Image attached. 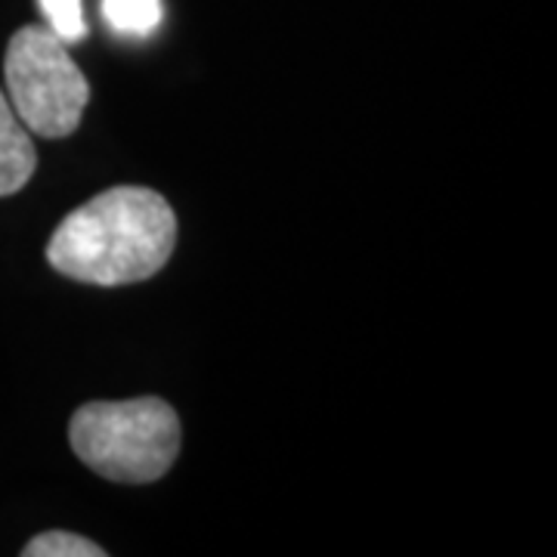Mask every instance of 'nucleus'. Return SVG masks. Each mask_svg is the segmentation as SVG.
<instances>
[{"instance_id": "nucleus-7", "label": "nucleus", "mask_w": 557, "mask_h": 557, "mask_svg": "<svg viewBox=\"0 0 557 557\" xmlns=\"http://www.w3.org/2000/svg\"><path fill=\"white\" fill-rule=\"evenodd\" d=\"M40 10L47 16V28L65 44H75L87 35V22L81 13V0H40Z\"/></svg>"}, {"instance_id": "nucleus-3", "label": "nucleus", "mask_w": 557, "mask_h": 557, "mask_svg": "<svg viewBox=\"0 0 557 557\" xmlns=\"http://www.w3.org/2000/svg\"><path fill=\"white\" fill-rule=\"evenodd\" d=\"M3 81L22 124L47 139L69 137L90 100L87 78L69 57V44L44 25H25L10 38Z\"/></svg>"}, {"instance_id": "nucleus-6", "label": "nucleus", "mask_w": 557, "mask_h": 557, "mask_svg": "<svg viewBox=\"0 0 557 557\" xmlns=\"http://www.w3.org/2000/svg\"><path fill=\"white\" fill-rule=\"evenodd\" d=\"M25 557H106L97 542L90 539L75 536V533H62V530H50V533H40L35 536L25 548Z\"/></svg>"}, {"instance_id": "nucleus-2", "label": "nucleus", "mask_w": 557, "mask_h": 557, "mask_svg": "<svg viewBox=\"0 0 557 557\" xmlns=\"http://www.w3.org/2000/svg\"><path fill=\"white\" fill-rule=\"evenodd\" d=\"M69 440L90 471L137 486L171 471L180 453V421L159 397L87 403L72 416Z\"/></svg>"}, {"instance_id": "nucleus-5", "label": "nucleus", "mask_w": 557, "mask_h": 557, "mask_svg": "<svg viewBox=\"0 0 557 557\" xmlns=\"http://www.w3.org/2000/svg\"><path fill=\"white\" fill-rule=\"evenodd\" d=\"M102 16L124 38H149L164 20L161 0H102Z\"/></svg>"}, {"instance_id": "nucleus-1", "label": "nucleus", "mask_w": 557, "mask_h": 557, "mask_svg": "<svg viewBox=\"0 0 557 557\" xmlns=\"http://www.w3.org/2000/svg\"><path fill=\"white\" fill-rule=\"evenodd\" d=\"M177 242V218L146 186H115L75 208L47 242L50 267L90 285H131L156 276Z\"/></svg>"}, {"instance_id": "nucleus-4", "label": "nucleus", "mask_w": 557, "mask_h": 557, "mask_svg": "<svg viewBox=\"0 0 557 557\" xmlns=\"http://www.w3.org/2000/svg\"><path fill=\"white\" fill-rule=\"evenodd\" d=\"M38 168V152L32 143V131L25 127L0 90V199L20 193Z\"/></svg>"}]
</instances>
